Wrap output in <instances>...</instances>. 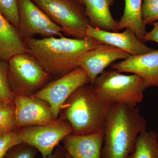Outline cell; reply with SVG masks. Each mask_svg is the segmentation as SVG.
I'll use <instances>...</instances> for the list:
<instances>
[{
    "instance_id": "obj_12",
    "label": "cell",
    "mask_w": 158,
    "mask_h": 158,
    "mask_svg": "<svg viewBox=\"0 0 158 158\" xmlns=\"http://www.w3.org/2000/svg\"><path fill=\"white\" fill-rule=\"evenodd\" d=\"M111 69L120 73H129L141 77L145 88L158 85V49L147 53L130 56L123 61L113 63Z\"/></svg>"
},
{
    "instance_id": "obj_6",
    "label": "cell",
    "mask_w": 158,
    "mask_h": 158,
    "mask_svg": "<svg viewBox=\"0 0 158 158\" xmlns=\"http://www.w3.org/2000/svg\"><path fill=\"white\" fill-rule=\"evenodd\" d=\"M63 33L76 39L88 38L90 24L85 10L72 0H32Z\"/></svg>"
},
{
    "instance_id": "obj_20",
    "label": "cell",
    "mask_w": 158,
    "mask_h": 158,
    "mask_svg": "<svg viewBox=\"0 0 158 158\" xmlns=\"http://www.w3.org/2000/svg\"><path fill=\"white\" fill-rule=\"evenodd\" d=\"M0 13L19 31V13L18 0H0Z\"/></svg>"
},
{
    "instance_id": "obj_11",
    "label": "cell",
    "mask_w": 158,
    "mask_h": 158,
    "mask_svg": "<svg viewBox=\"0 0 158 158\" xmlns=\"http://www.w3.org/2000/svg\"><path fill=\"white\" fill-rule=\"evenodd\" d=\"M131 55L127 52L109 44H101L86 52L80 58L78 67L83 69L93 85L96 78L105 69L119 59H127Z\"/></svg>"
},
{
    "instance_id": "obj_26",
    "label": "cell",
    "mask_w": 158,
    "mask_h": 158,
    "mask_svg": "<svg viewBox=\"0 0 158 158\" xmlns=\"http://www.w3.org/2000/svg\"><path fill=\"white\" fill-rule=\"evenodd\" d=\"M66 152L64 146L58 145L51 154L43 158H65Z\"/></svg>"
},
{
    "instance_id": "obj_1",
    "label": "cell",
    "mask_w": 158,
    "mask_h": 158,
    "mask_svg": "<svg viewBox=\"0 0 158 158\" xmlns=\"http://www.w3.org/2000/svg\"><path fill=\"white\" fill-rule=\"evenodd\" d=\"M28 52L50 75H65L78 67L80 58L101 43L88 37L69 38L64 36L24 39Z\"/></svg>"
},
{
    "instance_id": "obj_23",
    "label": "cell",
    "mask_w": 158,
    "mask_h": 158,
    "mask_svg": "<svg viewBox=\"0 0 158 158\" xmlns=\"http://www.w3.org/2000/svg\"><path fill=\"white\" fill-rule=\"evenodd\" d=\"M141 13L146 25L158 21V0H143Z\"/></svg>"
},
{
    "instance_id": "obj_10",
    "label": "cell",
    "mask_w": 158,
    "mask_h": 158,
    "mask_svg": "<svg viewBox=\"0 0 158 158\" xmlns=\"http://www.w3.org/2000/svg\"><path fill=\"white\" fill-rule=\"evenodd\" d=\"M14 96L15 128L50 124L57 119L44 101L32 96Z\"/></svg>"
},
{
    "instance_id": "obj_4",
    "label": "cell",
    "mask_w": 158,
    "mask_h": 158,
    "mask_svg": "<svg viewBox=\"0 0 158 158\" xmlns=\"http://www.w3.org/2000/svg\"><path fill=\"white\" fill-rule=\"evenodd\" d=\"M93 86L99 96L105 101L131 107H136L142 101L146 89L141 77L133 74L126 75L111 69L99 75Z\"/></svg>"
},
{
    "instance_id": "obj_30",
    "label": "cell",
    "mask_w": 158,
    "mask_h": 158,
    "mask_svg": "<svg viewBox=\"0 0 158 158\" xmlns=\"http://www.w3.org/2000/svg\"><path fill=\"white\" fill-rule=\"evenodd\" d=\"M156 87H158V85H157Z\"/></svg>"
},
{
    "instance_id": "obj_3",
    "label": "cell",
    "mask_w": 158,
    "mask_h": 158,
    "mask_svg": "<svg viewBox=\"0 0 158 158\" xmlns=\"http://www.w3.org/2000/svg\"><path fill=\"white\" fill-rule=\"evenodd\" d=\"M113 105L99 96L93 85L86 84L77 89L69 98L62 106L59 117L69 122L73 135L103 131Z\"/></svg>"
},
{
    "instance_id": "obj_24",
    "label": "cell",
    "mask_w": 158,
    "mask_h": 158,
    "mask_svg": "<svg viewBox=\"0 0 158 158\" xmlns=\"http://www.w3.org/2000/svg\"><path fill=\"white\" fill-rule=\"evenodd\" d=\"M20 143L16 129L4 133L0 137V158H3L10 148Z\"/></svg>"
},
{
    "instance_id": "obj_21",
    "label": "cell",
    "mask_w": 158,
    "mask_h": 158,
    "mask_svg": "<svg viewBox=\"0 0 158 158\" xmlns=\"http://www.w3.org/2000/svg\"><path fill=\"white\" fill-rule=\"evenodd\" d=\"M15 129L14 104L6 105L0 102V129L9 131Z\"/></svg>"
},
{
    "instance_id": "obj_28",
    "label": "cell",
    "mask_w": 158,
    "mask_h": 158,
    "mask_svg": "<svg viewBox=\"0 0 158 158\" xmlns=\"http://www.w3.org/2000/svg\"><path fill=\"white\" fill-rule=\"evenodd\" d=\"M65 158H72L70 156V155L67 153L66 152V154H65Z\"/></svg>"
},
{
    "instance_id": "obj_8",
    "label": "cell",
    "mask_w": 158,
    "mask_h": 158,
    "mask_svg": "<svg viewBox=\"0 0 158 158\" xmlns=\"http://www.w3.org/2000/svg\"><path fill=\"white\" fill-rule=\"evenodd\" d=\"M90 84V80L83 69L78 67L59 78L49 82L32 96L47 102L54 116L58 118L63 105L77 89Z\"/></svg>"
},
{
    "instance_id": "obj_5",
    "label": "cell",
    "mask_w": 158,
    "mask_h": 158,
    "mask_svg": "<svg viewBox=\"0 0 158 158\" xmlns=\"http://www.w3.org/2000/svg\"><path fill=\"white\" fill-rule=\"evenodd\" d=\"M8 61L9 85L14 94L32 96L50 80V75L29 53L17 54Z\"/></svg>"
},
{
    "instance_id": "obj_27",
    "label": "cell",
    "mask_w": 158,
    "mask_h": 158,
    "mask_svg": "<svg viewBox=\"0 0 158 158\" xmlns=\"http://www.w3.org/2000/svg\"><path fill=\"white\" fill-rule=\"evenodd\" d=\"M6 131L2 129H0V137L3 135L4 133L6 132Z\"/></svg>"
},
{
    "instance_id": "obj_14",
    "label": "cell",
    "mask_w": 158,
    "mask_h": 158,
    "mask_svg": "<svg viewBox=\"0 0 158 158\" xmlns=\"http://www.w3.org/2000/svg\"><path fill=\"white\" fill-rule=\"evenodd\" d=\"M104 136L103 131L85 135L71 134L62 141L72 158H101Z\"/></svg>"
},
{
    "instance_id": "obj_16",
    "label": "cell",
    "mask_w": 158,
    "mask_h": 158,
    "mask_svg": "<svg viewBox=\"0 0 158 158\" xmlns=\"http://www.w3.org/2000/svg\"><path fill=\"white\" fill-rule=\"evenodd\" d=\"M28 53L17 29L0 13V58L8 61L19 54Z\"/></svg>"
},
{
    "instance_id": "obj_7",
    "label": "cell",
    "mask_w": 158,
    "mask_h": 158,
    "mask_svg": "<svg viewBox=\"0 0 158 158\" xmlns=\"http://www.w3.org/2000/svg\"><path fill=\"white\" fill-rule=\"evenodd\" d=\"M16 130L21 143L37 148L42 158L51 154L60 141L73 132L69 122L59 117L50 124L25 127Z\"/></svg>"
},
{
    "instance_id": "obj_13",
    "label": "cell",
    "mask_w": 158,
    "mask_h": 158,
    "mask_svg": "<svg viewBox=\"0 0 158 158\" xmlns=\"http://www.w3.org/2000/svg\"><path fill=\"white\" fill-rule=\"evenodd\" d=\"M86 34L88 37L95 39L104 44H109L127 52L131 56H137L150 52L153 49L148 47L136 36L130 28L118 33L100 30L89 25Z\"/></svg>"
},
{
    "instance_id": "obj_25",
    "label": "cell",
    "mask_w": 158,
    "mask_h": 158,
    "mask_svg": "<svg viewBox=\"0 0 158 158\" xmlns=\"http://www.w3.org/2000/svg\"><path fill=\"white\" fill-rule=\"evenodd\" d=\"M152 24L153 28L149 32H147L144 36V41H152L158 43V21Z\"/></svg>"
},
{
    "instance_id": "obj_19",
    "label": "cell",
    "mask_w": 158,
    "mask_h": 158,
    "mask_svg": "<svg viewBox=\"0 0 158 158\" xmlns=\"http://www.w3.org/2000/svg\"><path fill=\"white\" fill-rule=\"evenodd\" d=\"M0 58V102L6 105L14 104V94L9 85L8 63Z\"/></svg>"
},
{
    "instance_id": "obj_18",
    "label": "cell",
    "mask_w": 158,
    "mask_h": 158,
    "mask_svg": "<svg viewBox=\"0 0 158 158\" xmlns=\"http://www.w3.org/2000/svg\"><path fill=\"white\" fill-rule=\"evenodd\" d=\"M128 158H158V134L147 130L139 134Z\"/></svg>"
},
{
    "instance_id": "obj_15",
    "label": "cell",
    "mask_w": 158,
    "mask_h": 158,
    "mask_svg": "<svg viewBox=\"0 0 158 158\" xmlns=\"http://www.w3.org/2000/svg\"><path fill=\"white\" fill-rule=\"evenodd\" d=\"M112 2L113 0H83L90 26L105 31H118V21L113 18L110 11Z\"/></svg>"
},
{
    "instance_id": "obj_2",
    "label": "cell",
    "mask_w": 158,
    "mask_h": 158,
    "mask_svg": "<svg viewBox=\"0 0 158 158\" xmlns=\"http://www.w3.org/2000/svg\"><path fill=\"white\" fill-rule=\"evenodd\" d=\"M147 127L139 108L114 104L104 128L101 158H128L138 136Z\"/></svg>"
},
{
    "instance_id": "obj_22",
    "label": "cell",
    "mask_w": 158,
    "mask_h": 158,
    "mask_svg": "<svg viewBox=\"0 0 158 158\" xmlns=\"http://www.w3.org/2000/svg\"><path fill=\"white\" fill-rule=\"evenodd\" d=\"M38 152L33 146L20 143L10 148L3 158H34Z\"/></svg>"
},
{
    "instance_id": "obj_29",
    "label": "cell",
    "mask_w": 158,
    "mask_h": 158,
    "mask_svg": "<svg viewBox=\"0 0 158 158\" xmlns=\"http://www.w3.org/2000/svg\"><path fill=\"white\" fill-rule=\"evenodd\" d=\"M77 1H78V2H79L81 3V4L83 5V0H77Z\"/></svg>"
},
{
    "instance_id": "obj_9",
    "label": "cell",
    "mask_w": 158,
    "mask_h": 158,
    "mask_svg": "<svg viewBox=\"0 0 158 158\" xmlns=\"http://www.w3.org/2000/svg\"><path fill=\"white\" fill-rule=\"evenodd\" d=\"M18 3L19 31L23 39L36 35L43 38L63 36L62 29L54 23L32 0H18Z\"/></svg>"
},
{
    "instance_id": "obj_17",
    "label": "cell",
    "mask_w": 158,
    "mask_h": 158,
    "mask_svg": "<svg viewBox=\"0 0 158 158\" xmlns=\"http://www.w3.org/2000/svg\"><path fill=\"white\" fill-rule=\"evenodd\" d=\"M125 8L123 15L118 21L117 30L130 28L142 42L147 33L146 25L142 19L141 13L142 0H124Z\"/></svg>"
}]
</instances>
